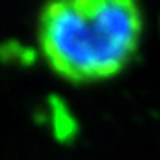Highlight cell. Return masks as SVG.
I'll return each instance as SVG.
<instances>
[{
	"label": "cell",
	"mask_w": 160,
	"mask_h": 160,
	"mask_svg": "<svg viewBox=\"0 0 160 160\" xmlns=\"http://www.w3.org/2000/svg\"><path fill=\"white\" fill-rule=\"evenodd\" d=\"M143 12L131 0H62L43 7L38 43L55 73L75 83L108 80L136 55Z\"/></svg>",
	"instance_id": "6da1fadb"
}]
</instances>
